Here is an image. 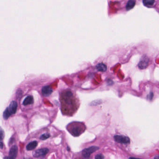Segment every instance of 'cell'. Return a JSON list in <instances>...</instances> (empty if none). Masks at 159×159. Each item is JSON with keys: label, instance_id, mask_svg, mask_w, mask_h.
Masks as SVG:
<instances>
[{"label": "cell", "instance_id": "6", "mask_svg": "<svg viewBox=\"0 0 159 159\" xmlns=\"http://www.w3.org/2000/svg\"><path fill=\"white\" fill-rule=\"evenodd\" d=\"M18 153V147L16 145H14L10 149L8 156L5 157L4 159H15Z\"/></svg>", "mask_w": 159, "mask_h": 159}, {"label": "cell", "instance_id": "12", "mask_svg": "<svg viewBox=\"0 0 159 159\" xmlns=\"http://www.w3.org/2000/svg\"><path fill=\"white\" fill-rule=\"evenodd\" d=\"M135 3L136 2L135 0H129L127 2L126 6V10H129L132 9L135 7Z\"/></svg>", "mask_w": 159, "mask_h": 159}, {"label": "cell", "instance_id": "14", "mask_svg": "<svg viewBox=\"0 0 159 159\" xmlns=\"http://www.w3.org/2000/svg\"><path fill=\"white\" fill-rule=\"evenodd\" d=\"M11 115H12L11 113H10L8 107H7L3 112V118L5 120H7Z\"/></svg>", "mask_w": 159, "mask_h": 159}, {"label": "cell", "instance_id": "15", "mask_svg": "<svg viewBox=\"0 0 159 159\" xmlns=\"http://www.w3.org/2000/svg\"><path fill=\"white\" fill-rule=\"evenodd\" d=\"M154 2H155V0H143L144 5L147 7H152L154 4Z\"/></svg>", "mask_w": 159, "mask_h": 159}, {"label": "cell", "instance_id": "7", "mask_svg": "<svg viewBox=\"0 0 159 159\" xmlns=\"http://www.w3.org/2000/svg\"><path fill=\"white\" fill-rule=\"evenodd\" d=\"M53 92V89L49 86H44L42 89V93L44 96H48Z\"/></svg>", "mask_w": 159, "mask_h": 159}, {"label": "cell", "instance_id": "1", "mask_svg": "<svg viewBox=\"0 0 159 159\" xmlns=\"http://www.w3.org/2000/svg\"><path fill=\"white\" fill-rule=\"evenodd\" d=\"M60 101L63 114L72 116L75 114L80 106V101L76 93L71 89L63 90L60 94Z\"/></svg>", "mask_w": 159, "mask_h": 159}, {"label": "cell", "instance_id": "17", "mask_svg": "<svg viewBox=\"0 0 159 159\" xmlns=\"http://www.w3.org/2000/svg\"><path fill=\"white\" fill-rule=\"evenodd\" d=\"M4 136V131L3 129L1 127H0V141H1L3 139Z\"/></svg>", "mask_w": 159, "mask_h": 159}, {"label": "cell", "instance_id": "9", "mask_svg": "<svg viewBox=\"0 0 159 159\" xmlns=\"http://www.w3.org/2000/svg\"><path fill=\"white\" fill-rule=\"evenodd\" d=\"M148 60L147 57H143L139 64V67L140 69H144L147 66Z\"/></svg>", "mask_w": 159, "mask_h": 159}, {"label": "cell", "instance_id": "2", "mask_svg": "<svg viewBox=\"0 0 159 159\" xmlns=\"http://www.w3.org/2000/svg\"><path fill=\"white\" fill-rule=\"evenodd\" d=\"M69 126H70V131L74 136H78L85 130V126L82 123L74 122Z\"/></svg>", "mask_w": 159, "mask_h": 159}, {"label": "cell", "instance_id": "13", "mask_svg": "<svg viewBox=\"0 0 159 159\" xmlns=\"http://www.w3.org/2000/svg\"><path fill=\"white\" fill-rule=\"evenodd\" d=\"M96 68L99 71L105 72L107 69V67L103 63H99L97 65Z\"/></svg>", "mask_w": 159, "mask_h": 159}, {"label": "cell", "instance_id": "21", "mask_svg": "<svg viewBox=\"0 0 159 159\" xmlns=\"http://www.w3.org/2000/svg\"><path fill=\"white\" fill-rule=\"evenodd\" d=\"M129 159H138V158H133V157H130Z\"/></svg>", "mask_w": 159, "mask_h": 159}, {"label": "cell", "instance_id": "18", "mask_svg": "<svg viewBox=\"0 0 159 159\" xmlns=\"http://www.w3.org/2000/svg\"><path fill=\"white\" fill-rule=\"evenodd\" d=\"M104 156L102 154H98L95 157V159H104Z\"/></svg>", "mask_w": 159, "mask_h": 159}, {"label": "cell", "instance_id": "8", "mask_svg": "<svg viewBox=\"0 0 159 159\" xmlns=\"http://www.w3.org/2000/svg\"><path fill=\"white\" fill-rule=\"evenodd\" d=\"M8 108L12 114H15L17 109V103L15 101H11Z\"/></svg>", "mask_w": 159, "mask_h": 159}, {"label": "cell", "instance_id": "16", "mask_svg": "<svg viewBox=\"0 0 159 159\" xmlns=\"http://www.w3.org/2000/svg\"><path fill=\"white\" fill-rule=\"evenodd\" d=\"M49 137H50V135L49 134L45 133V134H43L40 136V139L42 140H45L48 139Z\"/></svg>", "mask_w": 159, "mask_h": 159}, {"label": "cell", "instance_id": "20", "mask_svg": "<svg viewBox=\"0 0 159 159\" xmlns=\"http://www.w3.org/2000/svg\"><path fill=\"white\" fill-rule=\"evenodd\" d=\"M154 159H159V157L158 155H156L155 156V157H154Z\"/></svg>", "mask_w": 159, "mask_h": 159}, {"label": "cell", "instance_id": "3", "mask_svg": "<svg viewBox=\"0 0 159 159\" xmlns=\"http://www.w3.org/2000/svg\"><path fill=\"white\" fill-rule=\"evenodd\" d=\"M98 149H99V147H96V146H92L89 148H87L83 150L82 152V154L85 158H88L90 157V155L92 153L96 151Z\"/></svg>", "mask_w": 159, "mask_h": 159}, {"label": "cell", "instance_id": "19", "mask_svg": "<svg viewBox=\"0 0 159 159\" xmlns=\"http://www.w3.org/2000/svg\"><path fill=\"white\" fill-rule=\"evenodd\" d=\"M3 147V143L0 141V148H2Z\"/></svg>", "mask_w": 159, "mask_h": 159}, {"label": "cell", "instance_id": "11", "mask_svg": "<svg viewBox=\"0 0 159 159\" xmlns=\"http://www.w3.org/2000/svg\"><path fill=\"white\" fill-rule=\"evenodd\" d=\"M37 146V141H33L29 143L26 146V149L28 151L32 150L34 149Z\"/></svg>", "mask_w": 159, "mask_h": 159}, {"label": "cell", "instance_id": "5", "mask_svg": "<svg viewBox=\"0 0 159 159\" xmlns=\"http://www.w3.org/2000/svg\"><path fill=\"white\" fill-rule=\"evenodd\" d=\"M114 139L116 142L120 143L128 144L130 142V139L128 137L124 135H115L114 136Z\"/></svg>", "mask_w": 159, "mask_h": 159}, {"label": "cell", "instance_id": "22", "mask_svg": "<svg viewBox=\"0 0 159 159\" xmlns=\"http://www.w3.org/2000/svg\"></svg>", "mask_w": 159, "mask_h": 159}, {"label": "cell", "instance_id": "10", "mask_svg": "<svg viewBox=\"0 0 159 159\" xmlns=\"http://www.w3.org/2000/svg\"><path fill=\"white\" fill-rule=\"evenodd\" d=\"M33 103H34L33 97L31 95L28 96L27 97H26L23 101V104L25 106L32 104Z\"/></svg>", "mask_w": 159, "mask_h": 159}, {"label": "cell", "instance_id": "4", "mask_svg": "<svg viewBox=\"0 0 159 159\" xmlns=\"http://www.w3.org/2000/svg\"><path fill=\"white\" fill-rule=\"evenodd\" d=\"M49 152V149L47 148H43L37 149L33 153V155L34 157L38 158L43 156L46 155Z\"/></svg>", "mask_w": 159, "mask_h": 159}]
</instances>
